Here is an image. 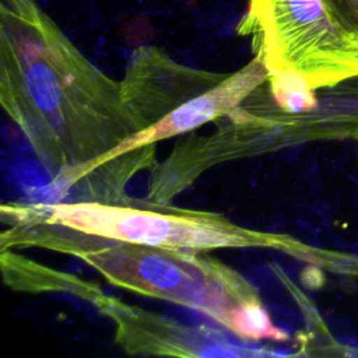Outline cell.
<instances>
[{
    "mask_svg": "<svg viewBox=\"0 0 358 358\" xmlns=\"http://www.w3.org/2000/svg\"><path fill=\"white\" fill-rule=\"evenodd\" d=\"M0 101L67 186L141 130L122 83L94 66L36 0H0Z\"/></svg>",
    "mask_w": 358,
    "mask_h": 358,
    "instance_id": "1",
    "label": "cell"
},
{
    "mask_svg": "<svg viewBox=\"0 0 358 358\" xmlns=\"http://www.w3.org/2000/svg\"><path fill=\"white\" fill-rule=\"evenodd\" d=\"M29 246L74 256L115 287L197 310L227 330L239 308L262 301L243 275L201 252L106 239L46 222L7 224L1 250Z\"/></svg>",
    "mask_w": 358,
    "mask_h": 358,
    "instance_id": "2",
    "label": "cell"
},
{
    "mask_svg": "<svg viewBox=\"0 0 358 358\" xmlns=\"http://www.w3.org/2000/svg\"><path fill=\"white\" fill-rule=\"evenodd\" d=\"M1 218L6 224L46 222L99 238L189 252L273 249L336 273H343L348 262V255L309 248L288 235L245 228L215 213L136 200L126 194L112 200L13 201L3 204Z\"/></svg>",
    "mask_w": 358,
    "mask_h": 358,
    "instance_id": "3",
    "label": "cell"
},
{
    "mask_svg": "<svg viewBox=\"0 0 358 358\" xmlns=\"http://www.w3.org/2000/svg\"><path fill=\"white\" fill-rule=\"evenodd\" d=\"M235 31L270 73L299 76L316 91L358 74V34L331 0H248Z\"/></svg>",
    "mask_w": 358,
    "mask_h": 358,
    "instance_id": "4",
    "label": "cell"
},
{
    "mask_svg": "<svg viewBox=\"0 0 358 358\" xmlns=\"http://www.w3.org/2000/svg\"><path fill=\"white\" fill-rule=\"evenodd\" d=\"M115 324L116 343L136 355L270 357L281 352L234 344L207 327H189L99 292L91 302Z\"/></svg>",
    "mask_w": 358,
    "mask_h": 358,
    "instance_id": "5",
    "label": "cell"
},
{
    "mask_svg": "<svg viewBox=\"0 0 358 358\" xmlns=\"http://www.w3.org/2000/svg\"><path fill=\"white\" fill-rule=\"evenodd\" d=\"M224 76L225 73L185 66L162 49L144 45L131 53L120 83L124 102L144 130L217 84Z\"/></svg>",
    "mask_w": 358,
    "mask_h": 358,
    "instance_id": "6",
    "label": "cell"
},
{
    "mask_svg": "<svg viewBox=\"0 0 358 358\" xmlns=\"http://www.w3.org/2000/svg\"><path fill=\"white\" fill-rule=\"evenodd\" d=\"M268 76L270 71L264 63L257 56H253L248 64L234 73H225L217 84L185 102L155 124L126 138L106 157L103 164L136 148L154 145L161 140L185 134L224 115H229L264 85Z\"/></svg>",
    "mask_w": 358,
    "mask_h": 358,
    "instance_id": "7",
    "label": "cell"
},
{
    "mask_svg": "<svg viewBox=\"0 0 358 358\" xmlns=\"http://www.w3.org/2000/svg\"><path fill=\"white\" fill-rule=\"evenodd\" d=\"M282 147L313 141H358V74L317 91V105L305 113H281Z\"/></svg>",
    "mask_w": 358,
    "mask_h": 358,
    "instance_id": "8",
    "label": "cell"
},
{
    "mask_svg": "<svg viewBox=\"0 0 358 358\" xmlns=\"http://www.w3.org/2000/svg\"><path fill=\"white\" fill-rule=\"evenodd\" d=\"M1 259L8 262L1 263L6 282L13 288H22L27 291H52L56 289L53 282L59 285L60 291L73 292L83 299H92L101 292L96 284L85 282L69 273L53 271L35 262H27L21 256L13 253L7 255V250H1Z\"/></svg>",
    "mask_w": 358,
    "mask_h": 358,
    "instance_id": "9",
    "label": "cell"
},
{
    "mask_svg": "<svg viewBox=\"0 0 358 358\" xmlns=\"http://www.w3.org/2000/svg\"><path fill=\"white\" fill-rule=\"evenodd\" d=\"M267 85L275 105L287 113H305L317 105V91L299 76L270 73Z\"/></svg>",
    "mask_w": 358,
    "mask_h": 358,
    "instance_id": "10",
    "label": "cell"
}]
</instances>
